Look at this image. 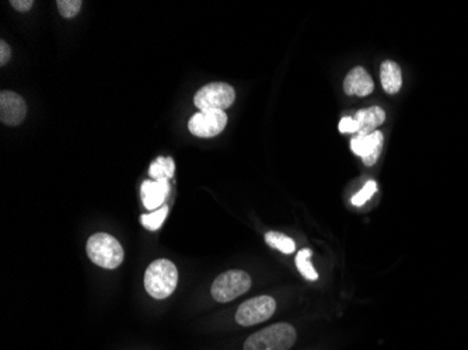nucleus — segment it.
Listing matches in <instances>:
<instances>
[{"instance_id": "1", "label": "nucleus", "mask_w": 468, "mask_h": 350, "mask_svg": "<svg viewBox=\"0 0 468 350\" xmlns=\"http://www.w3.org/2000/svg\"><path fill=\"white\" fill-rule=\"evenodd\" d=\"M177 283L178 272L176 265L169 259H157L146 269L145 288L153 298H167L176 290Z\"/></svg>"}, {"instance_id": "2", "label": "nucleus", "mask_w": 468, "mask_h": 350, "mask_svg": "<svg viewBox=\"0 0 468 350\" xmlns=\"http://www.w3.org/2000/svg\"><path fill=\"white\" fill-rule=\"evenodd\" d=\"M296 342L292 325L281 322L252 334L244 344V350H289Z\"/></svg>"}, {"instance_id": "3", "label": "nucleus", "mask_w": 468, "mask_h": 350, "mask_svg": "<svg viewBox=\"0 0 468 350\" xmlns=\"http://www.w3.org/2000/svg\"><path fill=\"white\" fill-rule=\"evenodd\" d=\"M86 251L91 262L106 269H116L123 261V249L113 235L97 233L87 239Z\"/></svg>"}, {"instance_id": "4", "label": "nucleus", "mask_w": 468, "mask_h": 350, "mask_svg": "<svg viewBox=\"0 0 468 350\" xmlns=\"http://www.w3.org/2000/svg\"><path fill=\"white\" fill-rule=\"evenodd\" d=\"M235 100V91L228 83H209L194 97V104L199 111L229 108Z\"/></svg>"}, {"instance_id": "5", "label": "nucleus", "mask_w": 468, "mask_h": 350, "mask_svg": "<svg viewBox=\"0 0 468 350\" xmlns=\"http://www.w3.org/2000/svg\"><path fill=\"white\" fill-rule=\"evenodd\" d=\"M251 278L243 271H229L219 275L212 285V295L219 303H228L248 292Z\"/></svg>"}, {"instance_id": "6", "label": "nucleus", "mask_w": 468, "mask_h": 350, "mask_svg": "<svg viewBox=\"0 0 468 350\" xmlns=\"http://www.w3.org/2000/svg\"><path fill=\"white\" fill-rule=\"evenodd\" d=\"M277 310V301L271 295H260L243 303L237 312L235 321L243 327H251L269 320Z\"/></svg>"}, {"instance_id": "7", "label": "nucleus", "mask_w": 468, "mask_h": 350, "mask_svg": "<svg viewBox=\"0 0 468 350\" xmlns=\"http://www.w3.org/2000/svg\"><path fill=\"white\" fill-rule=\"evenodd\" d=\"M228 123V115L222 110H204L195 114L188 122V129L198 137L218 136Z\"/></svg>"}, {"instance_id": "8", "label": "nucleus", "mask_w": 468, "mask_h": 350, "mask_svg": "<svg viewBox=\"0 0 468 350\" xmlns=\"http://www.w3.org/2000/svg\"><path fill=\"white\" fill-rule=\"evenodd\" d=\"M27 115L24 98L13 91L0 93V120L9 126L20 125Z\"/></svg>"}, {"instance_id": "9", "label": "nucleus", "mask_w": 468, "mask_h": 350, "mask_svg": "<svg viewBox=\"0 0 468 350\" xmlns=\"http://www.w3.org/2000/svg\"><path fill=\"white\" fill-rule=\"evenodd\" d=\"M142 192V201L147 210H157L166 196L170 192V184L169 179H159V181H145L140 188Z\"/></svg>"}, {"instance_id": "10", "label": "nucleus", "mask_w": 468, "mask_h": 350, "mask_svg": "<svg viewBox=\"0 0 468 350\" xmlns=\"http://www.w3.org/2000/svg\"><path fill=\"white\" fill-rule=\"evenodd\" d=\"M373 89H374L373 79L363 67L352 69L344 83V90L350 96L364 97V96L370 94L373 91Z\"/></svg>"}, {"instance_id": "11", "label": "nucleus", "mask_w": 468, "mask_h": 350, "mask_svg": "<svg viewBox=\"0 0 468 350\" xmlns=\"http://www.w3.org/2000/svg\"><path fill=\"white\" fill-rule=\"evenodd\" d=\"M381 84L386 93L397 94L403 86V73L400 66L393 60H384L380 67Z\"/></svg>"}, {"instance_id": "12", "label": "nucleus", "mask_w": 468, "mask_h": 350, "mask_svg": "<svg viewBox=\"0 0 468 350\" xmlns=\"http://www.w3.org/2000/svg\"><path fill=\"white\" fill-rule=\"evenodd\" d=\"M386 119V113L380 107H370L366 110H360L356 113L355 120L357 122L359 130L357 133L370 135L376 132V128H379Z\"/></svg>"}, {"instance_id": "13", "label": "nucleus", "mask_w": 468, "mask_h": 350, "mask_svg": "<svg viewBox=\"0 0 468 350\" xmlns=\"http://www.w3.org/2000/svg\"><path fill=\"white\" fill-rule=\"evenodd\" d=\"M380 146H383V133L380 130H376L370 135L357 133L351 140L352 152L356 156H360L362 159Z\"/></svg>"}, {"instance_id": "14", "label": "nucleus", "mask_w": 468, "mask_h": 350, "mask_svg": "<svg viewBox=\"0 0 468 350\" xmlns=\"http://www.w3.org/2000/svg\"><path fill=\"white\" fill-rule=\"evenodd\" d=\"M174 162L172 157H157L149 169V175L153 181L159 179H170L174 175Z\"/></svg>"}, {"instance_id": "15", "label": "nucleus", "mask_w": 468, "mask_h": 350, "mask_svg": "<svg viewBox=\"0 0 468 350\" xmlns=\"http://www.w3.org/2000/svg\"><path fill=\"white\" fill-rule=\"evenodd\" d=\"M313 255V251L308 248H304L301 251L297 252L296 255V266L299 269V272L307 279V281H317L318 279V273L316 272V269L313 268L310 258Z\"/></svg>"}, {"instance_id": "16", "label": "nucleus", "mask_w": 468, "mask_h": 350, "mask_svg": "<svg viewBox=\"0 0 468 350\" xmlns=\"http://www.w3.org/2000/svg\"><path fill=\"white\" fill-rule=\"evenodd\" d=\"M265 241L269 247H272L284 254H292L296 248L292 238H289L285 234L278 233V232H269V233L265 234Z\"/></svg>"}, {"instance_id": "17", "label": "nucleus", "mask_w": 468, "mask_h": 350, "mask_svg": "<svg viewBox=\"0 0 468 350\" xmlns=\"http://www.w3.org/2000/svg\"><path fill=\"white\" fill-rule=\"evenodd\" d=\"M167 213H169V208L167 206H162L160 209L152 212L150 215H142L140 216V223L146 229H149L152 232L159 230L162 227V225L165 223V220L167 218Z\"/></svg>"}, {"instance_id": "18", "label": "nucleus", "mask_w": 468, "mask_h": 350, "mask_svg": "<svg viewBox=\"0 0 468 350\" xmlns=\"http://www.w3.org/2000/svg\"><path fill=\"white\" fill-rule=\"evenodd\" d=\"M376 189H377V185H376L374 181L366 182V185L352 198V205L353 206H362V205H364L374 195Z\"/></svg>"}, {"instance_id": "19", "label": "nucleus", "mask_w": 468, "mask_h": 350, "mask_svg": "<svg viewBox=\"0 0 468 350\" xmlns=\"http://www.w3.org/2000/svg\"><path fill=\"white\" fill-rule=\"evenodd\" d=\"M57 4L60 16L65 18H72L80 11L83 3L80 0H58Z\"/></svg>"}, {"instance_id": "20", "label": "nucleus", "mask_w": 468, "mask_h": 350, "mask_svg": "<svg viewBox=\"0 0 468 350\" xmlns=\"http://www.w3.org/2000/svg\"><path fill=\"white\" fill-rule=\"evenodd\" d=\"M359 126L355 118H342L340 122V132L341 133H353L357 132Z\"/></svg>"}, {"instance_id": "21", "label": "nucleus", "mask_w": 468, "mask_h": 350, "mask_svg": "<svg viewBox=\"0 0 468 350\" xmlns=\"http://www.w3.org/2000/svg\"><path fill=\"white\" fill-rule=\"evenodd\" d=\"M10 4L18 11H28L33 7L34 1L33 0H10Z\"/></svg>"}, {"instance_id": "22", "label": "nucleus", "mask_w": 468, "mask_h": 350, "mask_svg": "<svg viewBox=\"0 0 468 350\" xmlns=\"http://www.w3.org/2000/svg\"><path fill=\"white\" fill-rule=\"evenodd\" d=\"M10 47L1 40L0 41V66H4L7 63V60L10 59Z\"/></svg>"}, {"instance_id": "23", "label": "nucleus", "mask_w": 468, "mask_h": 350, "mask_svg": "<svg viewBox=\"0 0 468 350\" xmlns=\"http://www.w3.org/2000/svg\"><path fill=\"white\" fill-rule=\"evenodd\" d=\"M381 147L383 146H380V147H377L376 150H373L370 154H367L366 157H363V163L366 164V166H373L376 162H377V159H379V156H380V152H381Z\"/></svg>"}]
</instances>
